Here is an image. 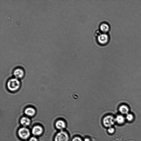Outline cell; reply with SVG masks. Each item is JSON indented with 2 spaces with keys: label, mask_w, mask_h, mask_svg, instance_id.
<instances>
[{
  "label": "cell",
  "mask_w": 141,
  "mask_h": 141,
  "mask_svg": "<svg viewBox=\"0 0 141 141\" xmlns=\"http://www.w3.org/2000/svg\"><path fill=\"white\" fill-rule=\"evenodd\" d=\"M18 133L19 136L23 140H26L30 135V132L27 128L22 127L19 130Z\"/></svg>",
  "instance_id": "obj_2"
},
{
  "label": "cell",
  "mask_w": 141,
  "mask_h": 141,
  "mask_svg": "<svg viewBox=\"0 0 141 141\" xmlns=\"http://www.w3.org/2000/svg\"><path fill=\"white\" fill-rule=\"evenodd\" d=\"M29 141H38V140L36 137H32L30 139Z\"/></svg>",
  "instance_id": "obj_17"
},
{
  "label": "cell",
  "mask_w": 141,
  "mask_h": 141,
  "mask_svg": "<svg viewBox=\"0 0 141 141\" xmlns=\"http://www.w3.org/2000/svg\"><path fill=\"white\" fill-rule=\"evenodd\" d=\"M14 75L17 79L22 78L24 75L23 70L20 68H18L15 70L14 72Z\"/></svg>",
  "instance_id": "obj_7"
},
{
  "label": "cell",
  "mask_w": 141,
  "mask_h": 141,
  "mask_svg": "<svg viewBox=\"0 0 141 141\" xmlns=\"http://www.w3.org/2000/svg\"><path fill=\"white\" fill-rule=\"evenodd\" d=\"M126 119L129 121H131L133 119V116L131 114H128L126 116Z\"/></svg>",
  "instance_id": "obj_14"
},
{
  "label": "cell",
  "mask_w": 141,
  "mask_h": 141,
  "mask_svg": "<svg viewBox=\"0 0 141 141\" xmlns=\"http://www.w3.org/2000/svg\"><path fill=\"white\" fill-rule=\"evenodd\" d=\"M43 132V129L41 126H35L33 128L32 132L35 136H39L41 135Z\"/></svg>",
  "instance_id": "obj_6"
},
{
  "label": "cell",
  "mask_w": 141,
  "mask_h": 141,
  "mask_svg": "<svg viewBox=\"0 0 141 141\" xmlns=\"http://www.w3.org/2000/svg\"><path fill=\"white\" fill-rule=\"evenodd\" d=\"M119 111L121 114H128L129 111V109L126 106L122 105L120 107Z\"/></svg>",
  "instance_id": "obj_12"
},
{
  "label": "cell",
  "mask_w": 141,
  "mask_h": 141,
  "mask_svg": "<svg viewBox=\"0 0 141 141\" xmlns=\"http://www.w3.org/2000/svg\"><path fill=\"white\" fill-rule=\"evenodd\" d=\"M7 86L10 91H17L20 88V83L18 79L13 78L8 81Z\"/></svg>",
  "instance_id": "obj_1"
},
{
  "label": "cell",
  "mask_w": 141,
  "mask_h": 141,
  "mask_svg": "<svg viewBox=\"0 0 141 141\" xmlns=\"http://www.w3.org/2000/svg\"><path fill=\"white\" fill-rule=\"evenodd\" d=\"M125 119L124 117L122 115H118L115 119V121L119 124H122L124 123Z\"/></svg>",
  "instance_id": "obj_13"
},
{
  "label": "cell",
  "mask_w": 141,
  "mask_h": 141,
  "mask_svg": "<svg viewBox=\"0 0 141 141\" xmlns=\"http://www.w3.org/2000/svg\"><path fill=\"white\" fill-rule=\"evenodd\" d=\"M110 28L109 24L105 23H102L100 26V29L101 30L105 33L109 30Z\"/></svg>",
  "instance_id": "obj_10"
},
{
  "label": "cell",
  "mask_w": 141,
  "mask_h": 141,
  "mask_svg": "<svg viewBox=\"0 0 141 141\" xmlns=\"http://www.w3.org/2000/svg\"><path fill=\"white\" fill-rule=\"evenodd\" d=\"M25 113L26 115L30 117H32L36 113V111L32 107H29L25 109Z\"/></svg>",
  "instance_id": "obj_9"
},
{
  "label": "cell",
  "mask_w": 141,
  "mask_h": 141,
  "mask_svg": "<svg viewBox=\"0 0 141 141\" xmlns=\"http://www.w3.org/2000/svg\"><path fill=\"white\" fill-rule=\"evenodd\" d=\"M97 40L99 43L101 45H105L109 41V36L106 33H98L97 32Z\"/></svg>",
  "instance_id": "obj_4"
},
{
  "label": "cell",
  "mask_w": 141,
  "mask_h": 141,
  "mask_svg": "<svg viewBox=\"0 0 141 141\" xmlns=\"http://www.w3.org/2000/svg\"><path fill=\"white\" fill-rule=\"evenodd\" d=\"M20 121L21 124L25 126H29L31 122L30 120L26 117H23L22 118Z\"/></svg>",
  "instance_id": "obj_11"
},
{
  "label": "cell",
  "mask_w": 141,
  "mask_h": 141,
  "mask_svg": "<svg viewBox=\"0 0 141 141\" xmlns=\"http://www.w3.org/2000/svg\"><path fill=\"white\" fill-rule=\"evenodd\" d=\"M72 141H83L79 137H76L74 138Z\"/></svg>",
  "instance_id": "obj_16"
},
{
  "label": "cell",
  "mask_w": 141,
  "mask_h": 141,
  "mask_svg": "<svg viewBox=\"0 0 141 141\" xmlns=\"http://www.w3.org/2000/svg\"><path fill=\"white\" fill-rule=\"evenodd\" d=\"M55 126L58 129L62 130L66 127V124L64 121L60 120L56 122Z\"/></svg>",
  "instance_id": "obj_8"
},
{
  "label": "cell",
  "mask_w": 141,
  "mask_h": 141,
  "mask_svg": "<svg viewBox=\"0 0 141 141\" xmlns=\"http://www.w3.org/2000/svg\"><path fill=\"white\" fill-rule=\"evenodd\" d=\"M114 131V128L111 127L109 128L108 130V131L109 133L111 134L113 133Z\"/></svg>",
  "instance_id": "obj_15"
},
{
  "label": "cell",
  "mask_w": 141,
  "mask_h": 141,
  "mask_svg": "<svg viewBox=\"0 0 141 141\" xmlns=\"http://www.w3.org/2000/svg\"><path fill=\"white\" fill-rule=\"evenodd\" d=\"M69 139V137L66 132L61 131L56 135L55 141H68Z\"/></svg>",
  "instance_id": "obj_3"
},
{
  "label": "cell",
  "mask_w": 141,
  "mask_h": 141,
  "mask_svg": "<svg viewBox=\"0 0 141 141\" xmlns=\"http://www.w3.org/2000/svg\"><path fill=\"white\" fill-rule=\"evenodd\" d=\"M84 141H90L89 139L87 138L85 139Z\"/></svg>",
  "instance_id": "obj_18"
},
{
  "label": "cell",
  "mask_w": 141,
  "mask_h": 141,
  "mask_svg": "<svg viewBox=\"0 0 141 141\" xmlns=\"http://www.w3.org/2000/svg\"><path fill=\"white\" fill-rule=\"evenodd\" d=\"M115 119L112 116H106L103 120V123L104 126L107 127H111L115 122Z\"/></svg>",
  "instance_id": "obj_5"
}]
</instances>
